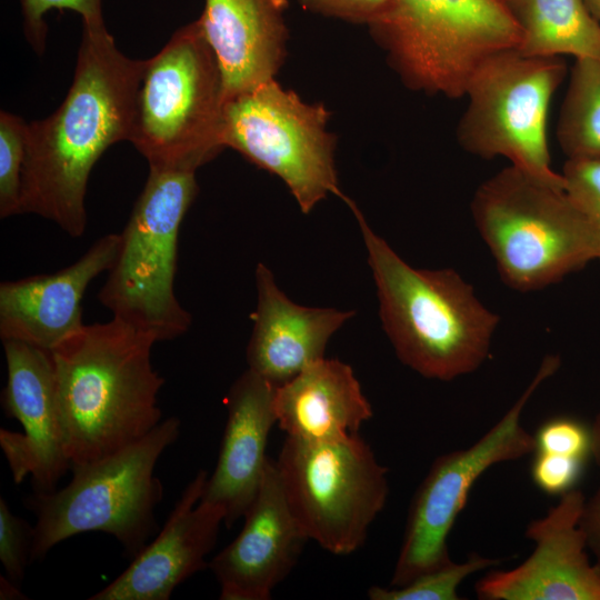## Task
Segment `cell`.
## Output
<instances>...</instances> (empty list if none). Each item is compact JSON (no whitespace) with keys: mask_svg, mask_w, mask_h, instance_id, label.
I'll use <instances>...</instances> for the list:
<instances>
[{"mask_svg":"<svg viewBox=\"0 0 600 600\" xmlns=\"http://www.w3.org/2000/svg\"><path fill=\"white\" fill-rule=\"evenodd\" d=\"M500 562V559L471 553L462 562L450 560L400 587L372 586L368 597L371 600H460L458 588L468 577Z\"/></svg>","mask_w":600,"mask_h":600,"instance_id":"cell-24","label":"cell"},{"mask_svg":"<svg viewBox=\"0 0 600 600\" xmlns=\"http://www.w3.org/2000/svg\"><path fill=\"white\" fill-rule=\"evenodd\" d=\"M507 6L521 30V52L600 61V22L583 0H509Z\"/></svg>","mask_w":600,"mask_h":600,"instance_id":"cell-22","label":"cell"},{"mask_svg":"<svg viewBox=\"0 0 600 600\" xmlns=\"http://www.w3.org/2000/svg\"><path fill=\"white\" fill-rule=\"evenodd\" d=\"M221 73L198 21L144 61L128 141L149 167L197 170L223 148Z\"/></svg>","mask_w":600,"mask_h":600,"instance_id":"cell-7","label":"cell"},{"mask_svg":"<svg viewBox=\"0 0 600 600\" xmlns=\"http://www.w3.org/2000/svg\"><path fill=\"white\" fill-rule=\"evenodd\" d=\"M256 286L258 303L247 347L248 369L279 387L324 358L330 338L354 312L294 303L261 263L256 269Z\"/></svg>","mask_w":600,"mask_h":600,"instance_id":"cell-19","label":"cell"},{"mask_svg":"<svg viewBox=\"0 0 600 600\" xmlns=\"http://www.w3.org/2000/svg\"><path fill=\"white\" fill-rule=\"evenodd\" d=\"M561 174L564 190L596 232L600 260V161L568 159Z\"/></svg>","mask_w":600,"mask_h":600,"instance_id":"cell-27","label":"cell"},{"mask_svg":"<svg viewBox=\"0 0 600 600\" xmlns=\"http://www.w3.org/2000/svg\"><path fill=\"white\" fill-rule=\"evenodd\" d=\"M24 32L34 50L44 49L47 27L43 16L51 9H69L82 17L83 27L104 26L102 0H21Z\"/></svg>","mask_w":600,"mask_h":600,"instance_id":"cell-29","label":"cell"},{"mask_svg":"<svg viewBox=\"0 0 600 600\" xmlns=\"http://www.w3.org/2000/svg\"><path fill=\"white\" fill-rule=\"evenodd\" d=\"M471 213L499 274L536 291L598 259L596 232L564 188L509 166L482 182Z\"/></svg>","mask_w":600,"mask_h":600,"instance_id":"cell-4","label":"cell"},{"mask_svg":"<svg viewBox=\"0 0 600 600\" xmlns=\"http://www.w3.org/2000/svg\"><path fill=\"white\" fill-rule=\"evenodd\" d=\"M532 520V553L509 570L490 569L477 581L481 600H600V568L591 563L580 526L586 497L577 488Z\"/></svg>","mask_w":600,"mask_h":600,"instance_id":"cell-14","label":"cell"},{"mask_svg":"<svg viewBox=\"0 0 600 600\" xmlns=\"http://www.w3.org/2000/svg\"><path fill=\"white\" fill-rule=\"evenodd\" d=\"M179 431L180 420L170 417L118 452L73 466L64 488L34 491L28 499L36 514L31 562L42 560L63 540L90 531L113 536L127 558L133 559L158 528L154 509L163 487L154 468Z\"/></svg>","mask_w":600,"mask_h":600,"instance_id":"cell-5","label":"cell"},{"mask_svg":"<svg viewBox=\"0 0 600 600\" xmlns=\"http://www.w3.org/2000/svg\"><path fill=\"white\" fill-rule=\"evenodd\" d=\"M197 189L196 170L150 167L98 294L113 318L156 342L176 339L191 326L174 277L180 226Z\"/></svg>","mask_w":600,"mask_h":600,"instance_id":"cell-6","label":"cell"},{"mask_svg":"<svg viewBox=\"0 0 600 600\" xmlns=\"http://www.w3.org/2000/svg\"><path fill=\"white\" fill-rule=\"evenodd\" d=\"M304 10L349 22L373 26L391 0H298Z\"/></svg>","mask_w":600,"mask_h":600,"instance_id":"cell-31","label":"cell"},{"mask_svg":"<svg viewBox=\"0 0 600 600\" xmlns=\"http://www.w3.org/2000/svg\"><path fill=\"white\" fill-rule=\"evenodd\" d=\"M308 537L294 518L276 461L269 458L236 539L208 563L221 600H268L297 564Z\"/></svg>","mask_w":600,"mask_h":600,"instance_id":"cell-15","label":"cell"},{"mask_svg":"<svg viewBox=\"0 0 600 600\" xmlns=\"http://www.w3.org/2000/svg\"><path fill=\"white\" fill-rule=\"evenodd\" d=\"M530 468L531 479L534 486L549 496H563L577 489L583 474L587 460L564 454L532 452Z\"/></svg>","mask_w":600,"mask_h":600,"instance_id":"cell-30","label":"cell"},{"mask_svg":"<svg viewBox=\"0 0 600 600\" xmlns=\"http://www.w3.org/2000/svg\"><path fill=\"white\" fill-rule=\"evenodd\" d=\"M154 343L112 318L84 324L50 351L71 468L118 452L161 422Z\"/></svg>","mask_w":600,"mask_h":600,"instance_id":"cell-2","label":"cell"},{"mask_svg":"<svg viewBox=\"0 0 600 600\" xmlns=\"http://www.w3.org/2000/svg\"><path fill=\"white\" fill-rule=\"evenodd\" d=\"M567 71L561 57L529 56L518 48L490 56L467 84L468 104L457 128L460 146L480 158H507L511 166L564 188L562 174L551 167L547 121Z\"/></svg>","mask_w":600,"mask_h":600,"instance_id":"cell-9","label":"cell"},{"mask_svg":"<svg viewBox=\"0 0 600 600\" xmlns=\"http://www.w3.org/2000/svg\"><path fill=\"white\" fill-rule=\"evenodd\" d=\"M33 527L13 514L4 498H0V560L6 576L14 582L24 577L31 562Z\"/></svg>","mask_w":600,"mask_h":600,"instance_id":"cell-28","label":"cell"},{"mask_svg":"<svg viewBox=\"0 0 600 600\" xmlns=\"http://www.w3.org/2000/svg\"><path fill=\"white\" fill-rule=\"evenodd\" d=\"M592 434V459L600 467V412L591 424Z\"/></svg>","mask_w":600,"mask_h":600,"instance_id":"cell-34","label":"cell"},{"mask_svg":"<svg viewBox=\"0 0 600 600\" xmlns=\"http://www.w3.org/2000/svg\"><path fill=\"white\" fill-rule=\"evenodd\" d=\"M591 14L600 22V0H583Z\"/></svg>","mask_w":600,"mask_h":600,"instance_id":"cell-35","label":"cell"},{"mask_svg":"<svg viewBox=\"0 0 600 600\" xmlns=\"http://www.w3.org/2000/svg\"><path fill=\"white\" fill-rule=\"evenodd\" d=\"M146 60L126 57L102 27H83L71 87L48 118L27 124L20 213L54 222L72 238L87 228L90 172L130 136Z\"/></svg>","mask_w":600,"mask_h":600,"instance_id":"cell-1","label":"cell"},{"mask_svg":"<svg viewBox=\"0 0 600 600\" xmlns=\"http://www.w3.org/2000/svg\"><path fill=\"white\" fill-rule=\"evenodd\" d=\"M580 526L588 550L593 553L596 564L600 568V487L590 498H586Z\"/></svg>","mask_w":600,"mask_h":600,"instance_id":"cell-32","label":"cell"},{"mask_svg":"<svg viewBox=\"0 0 600 600\" xmlns=\"http://www.w3.org/2000/svg\"><path fill=\"white\" fill-rule=\"evenodd\" d=\"M27 122L7 111L0 113V217L20 213L21 174Z\"/></svg>","mask_w":600,"mask_h":600,"instance_id":"cell-25","label":"cell"},{"mask_svg":"<svg viewBox=\"0 0 600 600\" xmlns=\"http://www.w3.org/2000/svg\"><path fill=\"white\" fill-rule=\"evenodd\" d=\"M287 0H206L198 21L217 60L223 103L269 80L281 67Z\"/></svg>","mask_w":600,"mask_h":600,"instance_id":"cell-20","label":"cell"},{"mask_svg":"<svg viewBox=\"0 0 600 600\" xmlns=\"http://www.w3.org/2000/svg\"><path fill=\"white\" fill-rule=\"evenodd\" d=\"M288 504L309 540L346 556L366 541L383 509L388 470L359 436L331 441L286 437L276 461Z\"/></svg>","mask_w":600,"mask_h":600,"instance_id":"cell-10","label":"cell"},{"mask_svg":"<svg viewBox=\"0 0 600 600\" xmlns=\"http://www.w3.org/2000/svg\"><path fill=\"white\" fill-rule=\"evenodd\" d=\"M498 1H500V2H502V3H504V4H507V2H508L509 0H498Z\"/></svg>","mask_w":600,"mask_h":600,"instance_id":"cell-36","label":"cell"},{"mask_svg":"<svg viewBox=\"0 0 600 600\" xmlns=\"http://www.w3.org/2000/svg\"><path fill=\"white\" fill-rule=\"evenodd\" d=\"M207 479L206 470L198 471L156 539L90 600H168L180 583L208 567L224 511L201 501Z\"/></svg>","mask_w":600,"mask_h":600,"instance_id":"cell-16","label":"cell"},{"mask_svg":"<svg viewBox=\"0 0 600 600\" xmlns=\"http://www.w3.org/2000/svg\"><path fill=\"white\" fill-rule=\"evenodd\" d=\"M274 413L287 437L304 441H331L359 433L373 414L352 368L326 358L277 387Z\"/></svg>","mask_w":600,"mask_h":600,"instance_id":"cell-21","label":"cell"},{"mask_svg":"<svg viewBox=\"0 0 600 600\" xmlns=\"http://www.w3.org/2000/svg\"><path fill=\"white\" fill-rule=\"evenodd\" d=\"M2 342L7 364L2 409L23 432L1 428L0 447L16 483L31 476L36 492H50L71 470L52 356L21 341Z\"/></svg>","mask_w":600,"mask_h":600,"instance_id":"cell-13","label":"cell"},{"mask_svg":"<svg viewBox=\"0 0 600 600\" xmlns=\"http://www.w3.org/2000/svg\"><path fill=\"white\" fill-rule=\"evenodd\" d=\"M557 139L568 159L600 161V61L576 59Z\"/></svg>","mask_w":600,"mask_h":600,"instance_id":"cell-23","label":"cell"},{"mask_svg":"<svg viewBox=\"0 0 600 600\" xmlns=\"http://www.w3.org/2000/svg\"><path fill=\"white\" fill-rule=\"evenodd\" d=\"M17 582L9 579L7 576L0 577V599L1 600H18L28 599L16 586Z\"/></svg>","mask_w":600,"mask_h":600,"instance_id":"cell-33","label":"cell"},{"mask_svg":"<svg viewBox=\"0 0 600 600\" xmlns=\"http://www.w3.org/2000/svg\"><path fill=\"white\" fill-rule=\"evenodd\" d=\"M560 364L559 356H546L521 396L479 440L436 458L412 498L391 587L403 586L452 560L448 536L474 483L492 466L534 451L533 434L522 426L521 416L538 388Z\"/></svg>","mask_w":600,"mask_h":600,"instance_id":"cell-12","label":"cell"},{"mask_svg":"<svg viewBox=\"0 0 600 600\" xmlns=\"http://www.w3.org/2000/svg\"><path fill=\"white\" fill-rule=\"evenodd\" d=\"M533 438L534 451L564 454L587 461L592 458L591 426L576 417H551L538 427Z\"/></svg>","mask_w":600,"mask_h":600,"instance_id":"cell-26","label":"cell"},{"mask_svg":"<svg viewBox=\"0 0 600 600\" xmlns=\"http://www.w3.org/2000/svg\"><path fill=\"white\" fill-rule=\"evenodd\" d=\"M356 216L377 286L383 329L400 361L429 379L451 381L472 373L487 359L500 318L453 269L426 270L408 264Z\"/></svg>","mask_w":600,"mask_h":600,"instance_id":"cell-3","label":"cell"},{"mask_svg":"<svg viewBox=\"0 0 600 600\" xmlns=\"http://www.w3.org/2000/svg\"><path fill=\"white\" fill-rule=\"evenodd\" d=\"M404 82L449 98L464 97L477 68L521 42V30L498 0H391L370 27Z\"/></svg>","mask_w":600,"mask_h":600,"instance_id":"cell-8","label":"cell"},{"mask_svg":"<svg viewBox=\"0 0 600 600\" xmlns=\"http://www.w3.org/2000/svg\"><path fill=\"white\" fill-rule=\"evenodd\" d=\"M120 233L100 237L76 262L53 273L0 284V337L51 351L83 328L81 301L89 283L108 271Z\"/></svg>","mask_w":600,"mask_h":600,"instance_id":"cell-17","label":"cell"},{"mask_svg":"<svg viewBox=\"0 0 600 600\" xmlns=\"http://www.w3.org/2000/svg\"><path fill=\"white\" fill-rule=\"evenodd\" d=\"M329 116L323 104L307 103L272 79L224 101L221 146L278 176L309 213L329 193L344 196Z\"/></svg>","mask_w":600,"mask_h":600,"instance_id":"cell-11","label":"cell"},{"mask_svg":"<svg viewBox=\"0 0 600 600\" xmlns=\"http://www.w3.org/2000/svg\"><path fill=\"white\" fill-rule=\"evenodd\" d=\"M277 387L247 369L227 397V422L216 468L207 479L201 501L222 508L231 528L256 499L269 457L268 438L277 424Z\"/></svg>","mask_w":600,"mask_h":600,"instance_id":"cell-18","label":"cell"}]
</instances>
